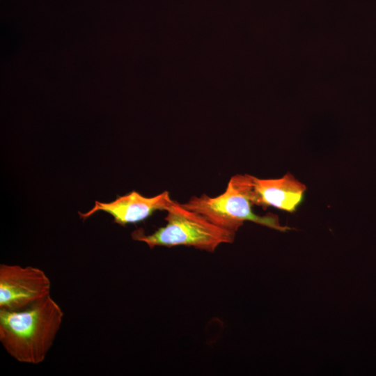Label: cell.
<instances>
[{
	"mask_svg": "<svg viewBox=\"0 0 376 376\" xmlns=\"http://www.w3.org/2000/svg\"><path fill=\"white\" fill-rule=\"evenodd\" d=\"M51 281L41 269L0 265V310L25 308L50 295Z\"/></svg>",
	"mask_w": 376,
	"mask_h": 376,
	"instance_id": "obj_4",
	"label": "cell"
},
{
	"mask_svg": "<svg viewBox=\"0 0 376 376\" xmlns=\"http://www.w3.org/2000/svg\"><path fill=\"white\" fill-rule=\"evenodd\" d=\"M63 315L50 295L23 309L0 310V342L16 361L41 363L54 344Z\"/></svg>",
	"mask_w": 376,
	"mask_h": 376,
	"instance_id": "obj_1",
	"label": "cell"
},
{
	"mask_svg": "<svg viewBox=\"0 0 376 376\" xmlns=\"http://www.w3.org/2000/svg\"><path fill=\"white\" fill-rule=\"evenodd\" d=\"M165 226L150 234L143 229L134 230V240L155 246H186L207 252H214L222 244L232 243L235 234L208 221L200 214L184 207L174 201L166 210Z\"/></svg>",
	"mask_w": 376,
	"mask_h": 376,
	"instance_id": "obj_3",
	"label": "cell"
},
{
	"mask_svg": "<svg viewBox=\"0 0 376 376\" xmlns=\"http://www.w3.org/2000/svg\"><path fill=\"white\" fill-rule=\"evenodd\" d=\"M251 187L254 205L273 207L291 213L301 204L306 190V187L290 173L276 179L251 175Z\"/></svg>",
	"mask_w": 376,
	"mask_h": 376,
	"instance_id": "obj_6",
	"label": "cell"
},
{
	"mask_svg": "<svg viewBox=\"0 0 376 376\" xmlns=\"http://www.w3.org/2000/svg\"><path fill=\"white\" fill-rule=\"evenodd\" d=\"M181 204L235 234L244 221H251L281 232L291 229L281 225L276 214L268 213L261 216L253 211L251 175L249 174L232 176L225 191L217 196L210 197L203 194L192 196Z\"/></svg>",
	"mask_w": 376,
	"mask_h": 376,
	"instance_id": "obj_2",
	"label": "cell"
},
{
	"mask_svg": "<svg viewBox=\"0 0 376 376\" xmlns=\"http://www.w3.org/2000/svg\"><path fill=\"white\" fill-rule=\"evenodd\" d=\"M174 201L167 191L152 197H146L138 191H132L112 202L96 201L94 207L89 211L78 213L81 219L86 220L96 212L103 211L111 215L116 224L125 226L142 221L157 210L166 211Z\"/></svg>",
	"mask_w": 376,
	"mask_h": 376,
	"instance_id": "obj_5",
	"label": "cell"
}]
</instances>
